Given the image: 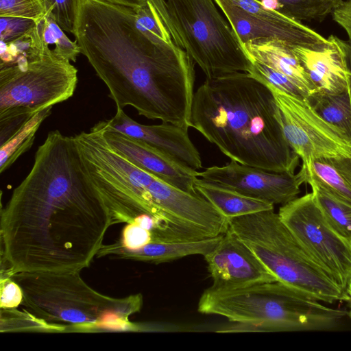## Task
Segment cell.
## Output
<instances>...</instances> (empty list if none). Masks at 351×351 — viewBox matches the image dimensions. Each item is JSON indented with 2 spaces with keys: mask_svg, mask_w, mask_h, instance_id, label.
<instances>
[{
  "mask_svg": "<svg viewBox=\"0 0 351 351\" xmlns=\"http://www.w3.org/2000/svg\"><path fill=\"white\" fill-rule=\"evenodd\" d=\"M111 226L110 212L84 171L73 136L51 131L29 173L1 209L4 269L81 271L97 257Z\"/></svg>",
  "mask_w": 351,
  "mask_h": 351,
  "instance_id": "obj_1",
  "label": "cell"
},
{
  "mask_svg": "<svg viewBox=\"0 0 351 351\" xmlns=\"http://www.w3.org/2000/svg\"><path fill=\"white\" fill-rule=\"evenodd\" d=\"M73 34L117 107L191 128L194 61L165 29L142 32L133 8L79 0Z\"/></svg>",
  "mask_w": 351,
  "mask_h": 351,
  "instance_id": "obj_2",
  "label": "cell"
},
{
  "mask_svg": "<svg viewBox=\"0 0 351 351\" xmlns=\"http://www.w3.org/2000/svg\"><path fill=\"white\" fill-rule=\"evenodd\" d=\"M191 128L239 163L291 173L299 164L271 89L247 73L206 78L194 93Z\"/></svg>",
  "mask_w": 351,
  "mask_h": 351,
  "instance_id": "obj_3",
  "label": "cell"
},
{
  "mask_svg": "<svg viewBox=\"0 0 351 351\" xmlns=\"http://www.w3.org/2000/svg\"><path fill=\"white\" fill-rule=\"evenodd\" d=\"M7 274L23 291L24 309L65 332L110 330L138 331L129 321L143 304L141 293L123 298L104 295L91 288L80 271H20Z\"/></svg>",
  "mask_w": 351,
  "mask_h": 351,
  "instance_id": "obj_4",
  "label": "cell"
},
{
  "mask_svg": "<svg viewBox=\"0 0 351 351\" xmlns=\"http://www.w3.org/2000/svg\"><path fill=\"white\" fill-rule=\"evenodd\" d=\"M197 311L232 322L218 332L330 330L347 315L345 310L324 306L279 281L223 291L206 289Z\"/></svg>",
  "mask_w": 351,
  "mask_h": 351,
  "instance_id": "obj_5",
  "label": "cell"
},
{
  "mask_svg": "<svg viewBox=\"0 0 351 351\" xmlns=\"http://www.w3.org/2000/svg\"><path fill=\"white\" fill-rule=\"evenodd\" d=\"M228 220L229 229L277 281L318 301H349L348 292L312 257L274 209Z\"/></svg>",
  "mask_w": 351,
  "mask_h": 351,
  "instance_id": "obj_6",
  "label": "cell"
},
{
  "mask_svg": "<svg viewBox=\"0 0 351 351\" xmlns=\"http://www.w3.org/2000/svg\"><path fill=\"white\" fill-rule=\"evenodd\" d=\"M100 121L73 136L84 171L108 208L112 226L141 215L158 220L149 186L156 178L116 151Z\"/></svg>",
  "mask_w": 351,
  "mask_h": 351,
  "instance_id": "obj_7",
  "label": "cell"
},
{
  "mask_svg": "<svg viewBox=\"0 0 351 351\" xmlns=\"http://www.w3.org/2000/svg\"><path fill=\"white\" fill-rule=\"evenodd\" d=\"M184 49L206 78L248 73L241 41L214 0H165Z\"/></svg>",
  "mask_w": 351,
  "mask_h": 351,
  "instance_id": "obj_8",
  "label": "cell"
},
{
  "mask_svg": "<svg viewBox=\"0 0 351 351\" xmlns=\"http://www.w3.org/2000/svg\"><path fill=\"white\" fill-rule=\"evenodd\" d=\"M77 69L69 61L45 55L26 66L0 69V110L23 106L40 112L71 97Z\"/></svg>",
  "mask_w": 351,
  "mask_h": 351,
  "instance_id": "obj_9",
  "label": "cell"
},
{
  "mask_svg": "<svg viewBox=\"0 0 351 351\" xmlns=\"http://www.w3.org/2000/svg\"><path fill=\"white\" fill-rule=\"evenodd\" d=\"M278 215L312 257L348 292L351 278V245L328 224L313 193L282 205Z\"/></svg>",
  "mask_w": 351,
  "mask_h": 351,
  "instance_id": "obj_10",
  "label": "cell"
},
{
  "mask_svg": "<svg viewBox=\"0 0 351 351\" xmlns=\"http://www.w3.org/2000/svg\"><path fill=\"white\" fill-rule=\"evenodd\" d=\"M282 130L293 151L307 171L318 158L351 157V141L337 128L326 121L306 99L287 93L271 85Z\"/></svg>",
  "mask_w": 351,
  "mask_h": 351,
  "instance_id": "obj_11",
  "label": "cell"
},
{
  "mask_svg": "<svg viewBox=\"0 0 351 351\" xmlns=\"http://www.w3.org/2000/svg\"><path fill=\"white\" fill-rule=\"evenodd\" d=\"M241 45L258 38H275L314 49L328 42L302 22L265 7L256 0H214Z\"/></svg>",
  "mask_w": 351,
  "mask_h": 351,
  "instance_id": "obj_12",
  "label": "cell"
},
{
  "mask_svg": "<svg viewBox=\"0 0 351 351\" xmlns=\"http://www.w3.org/2000/svg\"><path fill=\"white\" fill-rule=\"evenodd\" d=\"M199 177L252 198L284 205L297 197L308 174L303 167L298 173H278L231 160L223 166L205 169Z\"/></svg>",
  "mask_w": 351,
  "mask_h": 351,
  "instance_id": "obj_13",
  "label": "cell"
},
{
  "mask_svg": "<svg viewBox=\"0 0 351 351\" xmlns=\"http://www.w3.org/2000/svg\"><path fill=\"white\" fill-rule=\"evenodd\" d=\"M214 291H229L277 281L252 250L229 228L219 245L206 254Z\"/></svg>",
  "mask_w": 351,
  "mask_h": 351,
  "instance_id": "obj_14",
  "label": "cell"
},
{
  "mask_svg": "<svg viewBox=\"0 0 351 351\" xmlns=\"http://www.w3.org/2000/svg\"><path fill=\"white\" fill-rule=\"evenodd\" d=\"M102 123L106 129L136 139L187 167L194 170L202 167L200 154L191 141L187 129L164 122L143 125L133 120L119 107L113 117Z\"/></svg>",
  "mask_w": 351,
  "mask_h": 351,
  "instance_id": "obj_15",
  "label": "cell"
},
{
  "mask_svg": "<svg viewBox=\"0 0 351 351\" xmlns=\"http://www.w3.org/2000/svg\"><path fill=\"white\" fill-rule=\"evenodd\" d=\"M104 134L116 151L158 179L184 191L199 194L195 182L199 172L187 167L143 143L120 132L106 129Z\"/></svg>",
  "mask_w": 351,
  "mask_h": 351,
  "instance_id": "obj_16",
  "label": "cell"
},
{
  "mask_svg": "<svg viewBox=\"0 0 351 351\" xmlns=\"http://www.w3.org/2000/svg\"><path fill=\"white\" fill-rule=\"evenodd\" d=\"M328 42L311 49L290 45L317 89L330 93L348 90L350 71L332 35Z\"/></svg>",
  "mask_w": 351,
  "mask_h": 351,
  "instance_id": "obj_17",
  "label": "cell"
},
{
  "mask_svg": "<svg viewBox=\"0 0 351 351\" xmlns=\"http://www.w3.org/2000/svg\"><path fill=\"white\" fill-rule=\"evenodd\" d=\"M290 45L284 40L275 38H258L242 44L250 61L265 65L288 77L307 97L317 88Z\"/></svg>",
  "mask_w": 351,
  "mask_h": 351,
  "instance_id": "obj_18",
  "label": "cell"
},
{
  "mask_svg": "<svg viewBox=\"0 0 351 351\" xmlns=\"http://www.w3.org/2000/svg\"><path fill=\"white\" fill-rule=\"evenodd\" d=\"M222 237L194 241L151 242L139 249L122 253L117 258L159 264L190 255L205 256L219 245Z\"/></svg>",
  "mask_w": 351,
  "mask_h": 351,
  "instance_id": "obj_19",
  "label": "cell"
},
{
  "mask_svg": "<svg viewBox=\"0 0 351 351\" xmlns=\"http://www.w3.org/2000/svg\"><path fill=\"white\" fill-rule=\"evenodd\" d=\"M195 188L228 219L274 209L271 203L244 195L202 178L195 180Z\"/></svg>",
  "mask_w": 351,
  "mask_h": 351,
  "instance_id": "obj_20",
  "label": "cell"
},
{
  "mask_svg": "<svg viewBox=\"0 0 351 351\" xmlns=\"http://www.w3.org/2000/svg\"><path fill=\"white\" fill-rule=\"evenodd\" d=\"M307 173L308 182H315L351 205V157L316 159L311 162Z\"/></svg>",
  "mask_w": 351,
  "mask_h": 351,
  "instance_id": "obj_21",
  "label": "cell"
},
{
  "mask_svg": "<svg viewBox=\"0 0 351 351\" xmlns=\"http://www.w3.org/2000/svg\"><path fill=\"white\" fill-rule=\"evenodd\" d=\"M306 99L320 117L340 130L351 141V99L348 90L330 93L317 89Z\"/></svg>",
  "mask_w": 351,
  "mask_h": 351,
  "instance_id": "obj_22",
  "label": "cell"
},
{
  "mask_svg": "<svg viewBox=\"0 0 351 351\" xmlns=\"http://www.w3.org/2000/svg\"><path fill=\"white\" fill-rule=\"evenodd\" d=\"M36 21L38 34L45 55H51L60 60L76 62L81 53L76 40L72 41L64 31L50 16L42 15Z\"/></svg>",
  "mask_w": 351,
  "mask_h": 351,
  "instance_id": "obj_23",
  "label": "cell"
},
{
  "mask_svg": "<svg viewBox=\"0 0 351 351\" xmlns=\"http://www.w3.org/2000/svg\"><path fill=\"white\" fill-rule=\"evenodd\" d=\"M312 192L330 227L348 242L351 241V205L341 200L314 181L310 180Z\"/></svg>",
  "mask_w": 351,
  "mask_h": 351,
  "instance_id": "obj_24",
  "label": "cell"
},
{
  "mask_svg": "<svg viewBox=\"0 0 351 351\" xmlns=\"http://www.w3.org/2000/svg\"><path fill=\"white\" fill-rule=\"evenodd\" d=\"M265 7L299 21L321 22L343 0H256Z\"/></svg>",
  "mask_w": 351,
  "mask_h": 351,
  "instance_id": "obj_25",
  "label": "cell"
},
{
  "mask_svg": "<svg viewBox=\"0 0 351 351\" xmlns=\"http://www.w3.org/2000/svg\"><path fill=\"white\" fill-rule=\"evenodd\" d=\"M45 56L36 26L22 36L8 43L1 41L0 69L23 66Z\"/></svg>",
  "mask_w": 351,
  "mask_h": 351,
  "instance_id": "obj_26",
  "label": "cell"
},
{
  "mask_svg": "<svg viewBox=\"0 0 351 351\" xmlns=\"http://www.w3.org/2000/svg\"><path fill=\"white\" fill-rule=\"evenodd\" d=\"M52 107L35 114L13 137L0 147V173L7 170L32 145L35 134L42 122L51 113Z\"/></svg>",
  "mask_w": 351,
  "mask_h": 351,
  "instance_id": "obj_27",
  "label": "cell"
},
{
  "mask_svg": "<svg viewBox=\"0 0 351 351\" xmlns=\"http://www.w3.org/2000/svg\"><path fill=\"white\" fill-rule=\"evenodd\" d=\"M0 331L1 332H65L63 326L48 324L29 311L16 308H1Z\"/></svg>",
  "mask_w": 351,
  "mask_h": 351,
  "instance_id": "obj_28",
  "label": "cell"
},
{
  "mask_svg": "<svg viewBox=\"0 0 351 351\" xmlns=\"http://www.w3.org/2000/svg\"><path fill=\"white\" fill-rule=\"evenodd\" d=\"M79 0H38L44 14L52 18L64 31L73 34Z\"/></svg>",
  "mask_w": 351,
  "mask_h": 351,
  "instance_id": "obj_29",
  "label": "cell"
},
{
  "mask_svg": "<svg viewBox=\"0 0 351 351\" xmlns=\"http://www.w3.org/2000/svg\"><path fill=\"white\" fill-rule=\"evenodd\" d=\"M38 112L23 106L0 110V147L13 137Z\"/></svg>",
  "mask_w": 351,
  "mask_h": 351,
  "instance_id": "obj_30",
  "label": "cell"
},
{
  "mask_svg": "<svg viewBox=\"0 0 351 351\" xmlns=\"http://www.w3.org/2000/svg\"><path fill=\"white\" fill-rule=\"evenodd\" d=\"M251 62V67L247 73L251 76L264 83L271 85L290 95L306 99L305 94L288 77L273 70L272 69L258 63Z\"/></svg>",
  "mask_w": 351,
  "mask_h": 351,
  "instance_id": "obj_31",
  "label": "cell"
},
{
  "mask_svg": "<svg viewBox=\"0 0 351 351\" xmlns=\"http://www.w3.org/2000/svg\"><path fill=\"white\" fill-rule=\"evenodd\" d=\"M44 14L38 0H0V17L36 20Z\"/></svg>",
  "mask_w": 351,
  "mask_h": 351,
  "instance_id": "obj_32",
  "label": "cell"
},
{
  "mask_svg": "<svg viewBox=\"0 0 351 351\" xmlns=\"http://www.w3.org/2000/svg\"><path fill=\"white\" fill-rule=\"evenodd\" d=\"M36 25V21L19 17H0V40L8 43L31 30Z\"/></svg>",
  "mask_w": 351,
  "mask_h": 351,
  "instance_id": "obj_33",
  "label": "cell"
},
{
  "mask_svg": "<svg viewBox=\"0 0 351 351\" xmlns=\"http://www.w3.org/2000/svg\"><path fill=\"white\" fill-rule=\"evenodd\" d=\"M0 308H17L23 302L20 286L5 273L1 271Z\"/></svg>",
  "mask_w": 351,
  "mask_h": 351,
  "instance_id": "obj_34",
  "label": "cell"
},
{
  "mask_svg": "<svg viewBox=\"0 0 351 351\" xmlns=\"http://www.w3.org/2000/svg\"><path fill=\"white\" fill-rule=\"evenodd\" d=\"M333 20L347 33L351 43V0H343L332 12Z\"/></svg>",
  "mask_w": 351,
  "mask_h": 351,
  "instance_id": "obj_35",
  "label": "cell"
},
{
  "mask_svg": "<svg viewBox=\"0 0 351 351\" xmlns=\"http://www.w3.org/2000/svg\"><path fill=\"white\" fill-rule=\"evenodd\" d=\"M157 12L162 23L167 30L173 35L176 33V27L168 13L165 0H147Z\"/></svg>",
  "mask_w": 351,
  "mask_h": 351,
  "instance_id": "obj_36",
  "label": "cell"
},
{
  "mask_svg": "<svg viewBox=\"0 0 351 351\" xmlns=\"http://www.w3.org/2000/svg\"><path fill=\"white\" fill-rule=\"evenodd\" d=\"M332 37L341 51L346 64L350 71L348 92L351 99V43L348 40H342L335 35H332Z\"/></svg>",
  "mask_w": 351,
  "mask_h": 351,
  "instance_id": "obj_37",
  "label": "cell"
},
{
  "mask_svg": "<svg viewBox=\"0 0 351 351\" xmlns=\"http://www.w3.org/2000/svg\"><path fill=\"white\" fill-rule=\"evenodd\" d=\"M108 2L127 6L133 9L137 8L145 5L148 1L147 0H104Z\"/></svg>",
  "mask_w": 351,
  "mask_h": 351,
  "instance_id": "obj_38",
  "label": "cell"
},
{
  "mask_svg": "<svg viewBox=\"0 0 351 351\" xmlns=\"http://www.w3.org/2000/svg\"><path fill=\"white\" fill-rule=\"evenodd\" d=\"M348 293L350 297L349 301L350 302V304H351V278L350 279L348 286ZM349 315L351 317V309H350V311L349 312Z\"/></svg>",
  "mask_w": 351,
  "mask_h": 351,
  "instance_id": "obj_39",
  "label": "cell"
},
{
  "mask_svg": "<svg viewBox=\"0 0 351 351\" xmlns=\"http://www.w3.org/2000/svg\"><path fill=\"white\" fill-rule=\"evenodd\" d=\"M350 245H351V241L350 242Z\"/></svg>",
  "mask_w": 351,
  "mask_h": 351,
  "instance_id": "obj_40",
  "label": "cell"
}]
</instances>
